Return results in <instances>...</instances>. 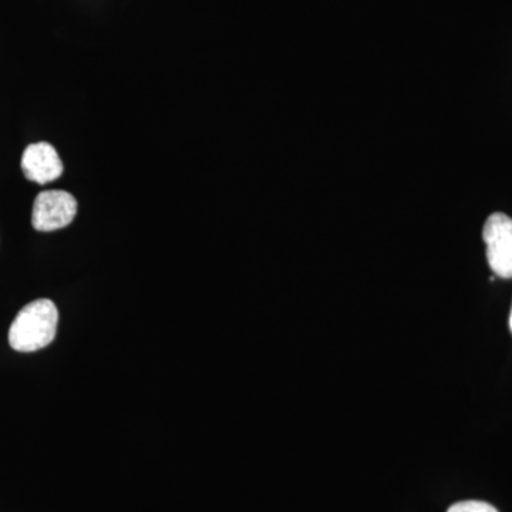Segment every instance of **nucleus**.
Masks as SVG:
<instances>
[{"instance_id":"obj_5","label":"nucleus","mask_w":512,"mask_h":512,"mask_svg":"<svg viewBox=\"0 0 512 512\" xmlns=\"http://www.w3.org/2000/svg\"><path fill=\"white\" fill-rule=\"evenodd\" d=\"M447 512H498V510L484 501H461L451 505Z\"/></svg>"},{"instance_id":"obj_4","label":"nucleus","mask_w":512,"mask_h":512,"mask_svg":"<svg viewBox=\"0 0 512 512\" xmlns=\"http://www.w3.org/2000/svg\"><path fill=\"white\" fill-rule=\"evenodd\" d=\"M22 170L29 181L49 184L63 174V163L52 144H30L22 156Z\"/></svg>"},{"instance_id":"obj_1","label":"nucleus","mask_w":512,"mask_h":512,"mask_svg":"<svg viewBox=\"0 0 512 512\" xmlns=\"http://www.w3.org/2000/svg\"><path fill=\"white\" fill-rule=\"evenodd\" d=\"M59 312L50 299H37L22 309L9 329V345L16 352H36L56 338Z\"/></svg>"},{"instance_id":"obj_2","label":"nucleus","mask_w":512,"mask_h":512,"mask_svg":"<svg viewBox=\"0 0 512 512\" xmlns=\"http://www.w3.org/2000/svg\"><path fill=\"white\" fill-rule=\"evenodd\" d=\"M488 265L500 278H512V220L503 212H495L484 225Z\"/></svg>"},{"instance_id":"obj_3","label":"nucleus","mask_w":512,"mask_h":512,"mask_svg":"<svg viewBox=\"0 0 512 512\" xmlns=\"http://www.w3.org/2000/svg\"><path fill=\"white\" fill-rule=\"evenodd\" d=\"M77 214V201L70 192H40L33 204L32 225L36 231L52 232L72 224Z\"/></svg>"},{"instance_id":"obj_6","label":"nucleus","mask_w":512,"mask_h":512,"mask_svg":"<svg viewBox=\"0 0 512 512\" xmlns=\"http://www.w3.org/2000/svg\"><path fill=\"white\" fill-rule=\"evenodd\" d=\"M510 328H511V332H512V309H511V316H510Z\"/></svg>"}]
</instances>
